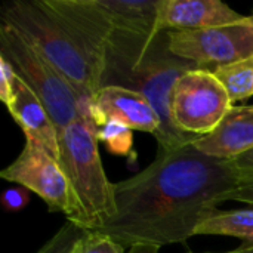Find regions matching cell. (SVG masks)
I'll use <instances>...</instances> for the list:
<instances>
[{"mask_svg":"<svg viewBox=\"0 0 253 253\" xmlns=\"http://www.w3.org/2000/svg\"><path fill=\"white\" fill-rule=\"evenodd\" d=\"M240 182L231 160L203 154L194 141L170 151L157 150L150 166L114 184L116 215L92 231L129 249L184 243L218 211V199Z\"/></svg>","mask_w":253,"mask_h":253,"instance_id":"1","label":"cell"},{"mask_svg":"<svg viewBox=\"0 0 253 253\" xmlns=\"http://www.w3.org/2000/svg\"><path fill=\"white\" fill-rule=\"evenodd\" d=\"M199 68L172 50L169 31L141 34L114 30L107 44L101 87L119 86L147 98L162 122L157 150L170 151L200 138L178 130L170 111L176 82Z\"/></svg>","mask_w":253,"mask_h":253,"instance_id":"2","label":"cell"},{"mask_svg":"<svg viewBox=\"0 0 253 253\" xmlns=\"http://www.w3.org/2000/svg\"><path fill=\"white\" fill-rule=\"evenodd\" d=\"M1 22L18 31L71 84L79 120L90 122L101 74L64 22L44 0H12L1 7Z\"/></svg>","mask_w":253,"mask_h":253,"instance_id":"3","label":"cell"},{"mask_svg":"<svg viewBox=\"0 0 253 253\" xmlns=\"http://www.w3.org/2000/svg\"><path fill=\"white\" fill-rule=\"evenodd\" d=\"M96 133L77 120L59 133V165L83 215V225L98 230L116 215L114 184L108 181L99 156Z\"/></svg>","mask_w":253,"mask_h":253,"instance_id":"4","label":"cell"},{"mask_svg":"<svg viewBox=\"0 0 253 253\" xmlns=\"http://www.w3.org/2000/svg\"><path fill=\"white\" fill-rule=\"evenodd\" d=\"M0 56L42 101L58 133L79 120L77 95L71 84L34 46L3 22L0 24Z\"/></svg>","mask_w":253,"mask_h":253,"instance_id":"5","label":"cell"},{"mask_svg":"<svg viewBox=\"0 0 253 253\" xmlns=\"http://www.w3.org/2000/svg\"><path fill=\"white\" fill-rule=\"evenodd\" d=\"M0 176L4 181L36 193L50 212L64 213L67 221L84 227L82 211L64 169L59 162L36 141L25 139L19 156L0 172Z\"/></svg>","mask_w":253,"mask_h":253,"instance_id":"6","label":"cell"},{"mask_svg":"<svg viewBox=\"0 0 253 253\" xmlns=\"http://www.w3.org/2000/svg\"><path fill=\"white\" fill-rule=\"evenodd\" d=\"M234 104L212 70L199 68L184 74L172 93V120L178 130L193 136L212 133Z\"/></svg>","mask_w":253,"mask_h":253,"instance_id":"7","label":"cell"},{"mask_svg":"<svg viewBox=\"0 0 253 253\" xmlns=\"http://www.w3.org/2000/svg\"><path fill=\"white\" fill-rule=\"evenodd\" d=\"M172 50L202 68L234 64L253 58V15L245 19L196 31H169Z\"/></svg>","mask_w":253,"mask_h":253,"instance_id":"8","label":"cell"},{"mask_svg":"<svg viewBox=\"0 0 253 253\" xmlns=\"http://www.w3.org/2000/svg\"><path fill=\"white\" fill-rule=\"evenodd\" d=\"M70 30L84 53L102 74L107 44L114 27L96 0H44Z\"/></svg>","mask_w":253,"mask_h":253,"instance_id":"9","label":"cell"},{"mask_svg":"<svg viewBox=\"0 0 253 253\" xmlns=\"http://www.w3.org/2000/svg\"><path fill=\"white\" fill-rule=\"evenodd\" d=\"M107 120H117L132 130L151 133L156 139L162 130L160 117L148 99L119 86L101 87L95 95L93 122L96 129Z\"/></svg>","mask_w":253,"mask_h":253,"instance_id":"10","label":"cell"},{"mask_svg":"<svg viewBox=\"0 0 253 253\" xmlns=\"http://www.w3.org/2000/svg\"><path fill=\"white\" fill-rule=\"evenodd\" d=\"M245 18L221 0H160L157 27L159 31H196Z\"/></svg>","mask_w":253,"mask_h":253,"instance_id":"11","label":"cell"},{"mask_svg":"<svg viewBox=\"0 0 253 253\" xmlns=\"http://www.w3.org/2000/svg\"><path fill=\"white\" fill-rule=\"evenodd\" d=\"M9 114L22 129L25 139L36 141L56 160L59 159V133L36 93L16 76L10 102L6 105Z\"/></svg>","mask_w":253,"mask_h":253,"instance_id":"12","label":"cell"},{"mask_svg":"<svg viewBox=\"0 0 253 253\" xmlns=\"http://www.w3.org/2000/svg\"><path fill=\"white\" fill-rule=\"evenodd\" d=\"M194 147L221 160H234L253 150V105H234L212 133L194 141Z\"/></svg>","mask_w":253,"mask_h":253,"instance_id":"13","label":"cell"},{"mask_svg":"<svg viewBox=\"0 0 253 253\" xmlns=\"http://www.w3.org/2000/svg\"><path fill=\"white\" fill-rule=\"evenodd\" d=\"M160 0H96L114 30L154 34L159 33Z\"/></svg>","mask_w":253,"mask_h":253,"instance_id":"14","label":"cell"},{"mask_svg":"<svg viewBox=\"0 0 253 253\" xmlns=\"http://www.w3.org/2000/svg\"><path fill=\"white\" fill-rule=\"evenodd\" d=\"M196 236H225L253 245V211H215L200 222Z\"/></svg>","mask_w":253,"mask_h":253,"instance_id":"15","label":"cell"},{"mask_svg":"<svg viewBox=\"0 0 253 253\" xmlns=\"http://www.w3.org/2000/svg\"><path fill=\"white\" fill-rule=\"evenodd\" d=\"M225 86L233 104L253 96V58L212 70Z\"/></svg>","mask_w":253,"mask_h":253,"instance_id":"16","label":"cell"},{"mask_svg":"<svg viewBox=\"0 0 253 253\" xmlns=\"http://www.w3.org/2000/svg\"><path fill=\"white\" fill-rule=\"evenodd\" d=\"M99 142L116 156H130L133 153V130L117 120H107L96 132Z\"/></svg>","mask_w":253,"mask_h":253,"instance_id":"17","label":"cell"},{"mask_svg":"<svg viewBox=\"0 0 253 253\" xmlns=\"http://www.w3.org/2000/svg\"><path fill=\"white\" fill-rule=\"evenodd\" d=\"M89 231V228L67 221L36 253H77Z\"/></svg>","mask_w":253,"mask_h":253,"instance_id":"18","label":"cell"},{"mask_svg":"<svg viewBox=\"0 0 253 253\" xmlns=\"http://www.w3.org/2000/svg\"><path fill=\"white\" fill-rule=\"evenodd\" d=\"M77 253H125V248L113 239L90 230Z\"/></svg>","mask_w":253,"mask_h":253,"instance_id":"19","label":"cell"},{"mask_svg":"<svg viewBox=\"0 0 253 253\" xmlns=\"http://www.w3.org/2000/svg\"><path fill=\"white\" fill-rule=\"evenodd\" d=\"M15 79L16 74L13 68L3 56H0V99L3 101L4 105H7L12 99Z\"/></svg>","mask_w":253,"mask_h":253,"instance_id":"20","label":"cell"},{"mask_svg":"<svg viewBox=\"0 0 253 253\" xmlns=\"http://www.w3.org/2000/svg\"><path fill=\"white\" fill-rule=\"evenodd\" d=\"M1 202H3V206L6 211L9 212H19L22 211L28 202H30V191L22 188V187H13V188H9L3 193V197H1Z\"/></svg>","mask_w":253,"mask_h":253,"instance_id":"21","label":"cell"},{"mask_svg":"<svg viewBox=\"0 0 253 253\" xmlns=\"http://www.w3.org/2000/svg\"><path fill=\"white\" fill-rule=\"evenodd\" d=\"M218 200H219V205L225 202H240V203L253 205V179L240 182L239 187H236L233 191L227 194H222Z\"/></svg>","mask_w":253,"mask_h":253,"instance_id":"22","label":"cell"},{"mask_svg":"<svg viewBox=\"0 0 253 253\" xmlns=\"http://www.w3.org/2000/svg\"><path fill=\"white\" fill-rule=\"evenodd\" d=\"M236 166V169L242 175V182L253 179V150L242 154L240 157L231 160Z\"/></svg>","mask_w":253,"mask_h":253,"instance_id":"23","label":"cell"},{"mask_svg":"<svg viewBox=\"0 0 253 253\" xmlns=\"http://www.w3.org/2000/svg\"><path fill=\"white\" fill-rule=\"evenodd\" d=\"M160 248L157 246H147V245H138V246H132L127 253H159Z\"/></svg>","mask_w":253,"mask_h":253,"instance_id":"24","label":"cell"},{"mask_svg":"<svg viewBox=\"0 0 253 253\" xmlns=\"http://www.w3.org/2000/svg\"><path fill=\"white\" fill-rule=\"evenodd\" d=\"M187 253H194L191 251H188ZM206 253H253V245H243L234 251H230V252H206Z\"/></svg>","mask_w":253,"mask_h":253,"instance_id":"25","label":"cell"}]
</instances>
